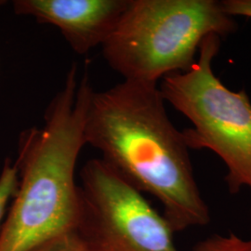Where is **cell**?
I'll return each mask as SVG.
<instances>
[{
	"label": "cell",
	"instance_id": "1",
	"mask_svg": "<svg viewBox=\"0 0 251 251\" xmlns=\"http://www.w3.org/2000/svg\"><path fill=\"white\" fill-rule=\"evenodd\" d=\"M84 136L120 176L159 201L174 233L209 223L188 146L168 117L156 83L124 80L93 90Z\"/></svg>",
	"mask_w": 251,
	"mask_h": 251
},
{
	"label": "cell",
	"instance_id": "2",
	"mask_svg": "<svg viewBox=\"0 0 251 251\" xmlns=\"http://www.w3.org/2000/svg\"><path fill=\"white\" fill-rule=\"evenodd\" d=\"M93 88L74 64L46 111L44 125L23 131L15 162L18 188L0 229V251H33L79 229L85 201L75 167L86 145L84 127Z\"/></svg>",
	"mask_w": 251,
	"mask_h": 251
},
{
	"label": "cell",
	"instance_id": "3",
	"mask_svg": "<svg viewBox=\"0 0 251 251\" xmlns=\"http://www.w3.org/2000/svg\"><path fill=\"white\" fill-rule=\"evenodd\" d=\"M236 28L221 1L128 0L102 53L124 80L157 84L189 70L206 36H229Z\"/></svg>",
	"mask_w": 251,
	"mask_h": 251
},
{
	"label": "cell",
	"instance_id": "4",
	"mask_svg": "<svg viewBox=\"0 0 251 251\" xmlns=\"http://www.w3.org/2000/svg\"><path fill=\"white\" fill-rule=\"evenodd\" d=\"M221 37L202 41L194 65L185 72L162 78L165 101L192 122L182 131L189 149H207L225 162L226 182L232 193L251 189V102L247 92L233 91L215 75L212 63Z\"/></svg>",
	"mask_w": 251,
	"mask_h": 251
},
{
	"label": "cell",
	"instance_id": "5",
	"mask_svg": "<svg viewBox=\"0 0 251 251\" xmlns=\"http://www.w3.org/2000/svg\"><path fill=\"white\" fill-rule=\"evenodd\" d=\"M80 178V229L101 251H179L164 215L101 158L87 162Z\"/></svg>",
	"mask_w": 251,
	"mask_h": 251
},
{
	"label": "cell",
	"instance_id": "6",
	"mask_svg": "<svg viewBox=\"0 0 251 251\" xmlns=\"http://www.w3.org/2000/svg\"><path fill=\"white\" fill-rule=\"evenodd\" d=\"M128 0H15L16 14L57 27L75 53L102 46L114 32Z\"/></svg>",
	"mask_w": 251,
	"mask_h": 251
},
{
	"label": "cell",
	"instance_id": "7",
	"mask_svg": "<svg viewBox=\"0 0 251 251\" xmlns=\"http://www.w3.org/2000/svg\"><path fill=\"white\" fill-rule=\"evenodd\" d=\"M33 251H102L80 228L63 233Z\"/></svg>",
	"mask_w": 251,
	"mask_h": 251
},
{
	"label": "cell",
	"instance_id": "8",
	"mask_svg": "<svg viewBox=\"0 0 251 251\" xmlns=\"http://www.w3.org/2000/svg\"><path fill=\"white\" fill-rule=\"evenodd\" d=\"M19 175L15 164L6 160L0 174V229L6 215L9 201L12 200L18 188Z\"/></svg>",
	"mask_w": 251,
	"mask_h": 251
},
{
	"label": "cell",
	"instance_id": "9",
	"mask_svg": "<svg viewBox=\"0 0 251 251\" xmlns=\"http://www.w3.org/2000/svg\"><path fill=\"white\" fill-rule=\"evenodd\" d=\"M194 251H251V245L250 240H243L233 233L216 234L198 243Z\"/></svg>",
	"mask_w": 251,
	"mask_h": 251
},
{
	"label": "cell",
	"instance_id": "10",
	"mask_svg": "<svg viewBox=\"0 0 251 251\" xmlns=\"http://www.w3.org/2000/svg\"><path fill=\"white\" fill-rule=\"evenodd\" d=\"M225 12L232 16L251 19V0H224L221 1Z\"/></svg>",
	"mask_w": 251,
	"mask_h": 251
},
{
	"label": "cell",
	"instance_id": "11",
	"mask_svg": "<svg viewBox=\"0 0 251 251\" xmlns=\"http://www.w3.org/2000/svg\"><path fill=\"white\" fill-rule=\"evenodd\" d=\"M250 242H251V240H250Z\"/></svg>",
	"mask_w": 251,
	"mask_h": 251
}]
</instances>
